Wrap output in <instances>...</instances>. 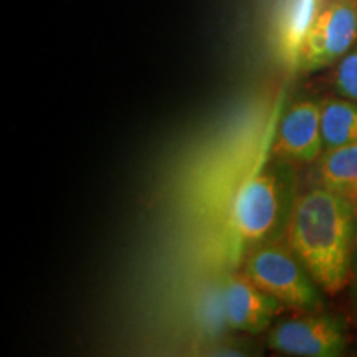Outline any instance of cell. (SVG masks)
Returning a JSON list of instances; mask_svg holds the SVG:
<instances>
[{
  "label": "cell",
  "mask_w": 357,
  "mask_h": 357,
  "mask_svg": "<svg viewBox=\"0 0 357 357\" xmlns=\"http://www.w3.org/2000/svg\"><path fill=\"white\" fill-rule=\"evenodd\" d=\"M287 235L321 289L336 294L346 287L357 243L356 204L318 184L294 200Z\"/></svg>",
  "instance_id": "obj_1"
},
{
  "label": "cell",
  "mask_w": 357,
  "mask_h": 357,
  "mask_svg": "<svg viewBox=\"0 0 357 357\" xmlns=\"http://www.w3.org/2000/svg\"><path fill=\"white\" fill-rule=\"evenodd\" d=\"M227 324L236 331L260 334L268 329L283 305L252 283L247 276H229L222 283Z\"/></svg>",
  "instance_id": "obj_6"
},
{
  "label": "cell",
  "mask_w": 357,
  "mask_h": 357,
  "mask_svg": "<svg viewBox=\"0 0 357 357\" xmlns=\"http://www.w3.org/2000/svg\"><path fill=\"white\" fill-rule=\"evenodd\" d=\"M245 276L283 306L303 311L321 306L318 283L289 247L258 245L245 263Z\"/></svg>",
  "instance_id": "obj_3"
},
{
  "label": "cell",
  "mask_w": 357,
  "mask_h": 357,
  "mask_svg": "<svg viewBox=\"0 0 357 357\" xmlns=\"http://www.w3.org/2000/svg\"><path fill=\"white\" fill-rule=\"evenodd\" d=\"M291 169L278 166L253 172L231 204V236L236 255L248 247L270 243L288 230L296 200Z\"/></svg>",
  "instance_id": "obj_2"
},
{
  "label": "cell",
  "mask_w": 357,
  "mask_h": 357,
  "mask_svg": "<svg viewBox=\"0 0 357 357\" xmlns=\"http://www.w3.org/2000/svg\"><path fill=\"white\" fill-rule=\"evenodd\" d=\"M199 316L200 323L208 333H220L223 326H229L227 324L225 306H223L222 284L218 288H211L205 291L199 305Z\"/></svg>",
  "instance_id": "obj_11"
},
{
  "label": "cell",
  "mask_w": 357,
  "mask_h": 357,
  "mask_svg": "<svg viewBox=\"0 0 357 357\" xmlns=\"http://www.w3.org/2000/svg\"><path fill=\"white\" fill-rule=\"evenodd\" d=\"M318 184L344 195L357 207V144L326 151L319 160Z\"/></svg>",
  "instance_id": "obj_8"
},
{
  "label": "cell",
  "mask_w": 357,
  "mask_h": 357,
  "mask_svg": "<svg viewBox=\"0 0 357 357\" xmlns=\"http://www.w3.org/2000/svg\"><path fill=\"white\" fill-rule=\"evenodd\" d=\"M357 42V2L336 0L318 12L301 47L298 70L311 73L333 65Z\"/></svg>",
  "instance_id": "obj_4"
},
{
  "label": "cell",
  "mask_w": 357,
  "mask_h": 357,
  "mask_svg": "<svg viewBox=\"0 0 357 357\" xmlns=\"http://www.w3.org/2000/svg\"><path fill=\"white\" fill-rule=\"evenodd\" d=\"M346 342L342 321L328 314L287 319L268 336L271 349L300 357H336L344 352Z\"/></svg>",
  "instance_id": "obj_5"
},
{
  "label": "cell",
  "mask_w": 357,
  "mask_h": 357,
  "mask_svg": "<svg viewBox=\"0 0 357 357\" xmlns=\"http://www.w3.org/2000/svg\"><path fill=\"white\" fill-rule=\"evenodd\" d=\"M334 89L342 98L357 102V47L339 61L334 73Z\"/></svg>",
  "instance_id": "obj_12"
},
{
  "label": "cell",
  "mask_w": 357,
  "mask_h": 357,
  "mask_svg": "<svg viewBox=\"0 0 357 357\" xmlns=\"http://www.w3.org/2000/svg\"><path fill=\"white\" fill-rule=\"evenodd\" d=\"M321 131L326 151L357 144V102L344 100L323 102Z\"/></svg>",
  "instance_id": "obj_10"
},
{
  "label": "cell",
  "mask_w": 357,
  "mask_h": 357,
  "mask_svg": "<svg viewBox=\"0 0 357 357\" xmlns=\"http://www.w3.org/2000/svg\"><path fill=\"white\" fill-rule=\"evenodd\" d=\"M354 301L357 306V243H356V252H354Z\"/></svg>",
  "instance_id": "obj_13"
},
{
  "label": "cell",
  "mask_w": 357,
  "mask_h": 357,
  "mask_svg": "<svg viewBox=\"0 0 357 357\" xmlns=\"http://www.w3.org/2000/svg\"><path fill=\"white\" fill-rule=\"evenodd\" d=\"M318 12V0H291L284 12L281 24V52L291 70H298L301 47Z\"/></svg>",
  "instance_id": "obj_9"
},
{
  "label": "cell",
  "mask_w": 357,
  "mask_h": 357,
  "mask_svg": "<svg viewBox=\"0 0 357 357\" xmlns=\"http://www.w3.org/2000/svg\"><path fill=\"white\" fill-rule=\"evenodd\" d=\"M321 109L323 102L301 101L287 111L275 137V154L280 158L311 162L323 153V131H321Z\"/></svg>",
  "instance_id": "obj_7"
}]
</instances>
